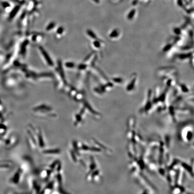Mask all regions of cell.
Returning a JSON list of instances; mask_svg holds the SVG:
<instances>
[{
  "label": "cell",
  "mask_w": 194,
  "mask_h": 194,
  "mask_svg": "<svg viewBox=\"0 0 194 194\" xmlns=\"http://www.w3.org/2000/svg\"><path fill=\"white\" fill-rule=\"evenodd\" d=\"M60 152V150L59 149H49L44 151L43 153L46 154H58Z\"/></svg>",
  "instance_id": "cell-1"
},
{
  "label": "cell",
  "mask_w": 194,
  "mask_h": 194,
  "mask_svg": "<svg viewBox=\"0 0 194 194\" xmlns=\"http://www.w3.org/2000/svg\"><path fill=\"white\" fill-rule=\"evenodd\" d=\"M182 166L186 170H187V171L188 172V173H190L192 175V176H193V172L191 170V167L189 166V165H188L187 164H185V163H182Z\"/></svg>",
  "instance_id": "cell-2"
},
{
  "label": "cell",
  "mask_w": 194,
  "mask_h": 194,
  "mask_svg": "<svg viewBox=\"0 0 194 194\" xmlns=\"http://www.w3.org/2000/svg\"><path fill=\"white\" fill-rule=\"evenodd\" d=\"M141 194H148V191L147 190H146L144 191H143V192Z\"/></svg>",
  "instance_id": "cell-3"
}]
</instances>
